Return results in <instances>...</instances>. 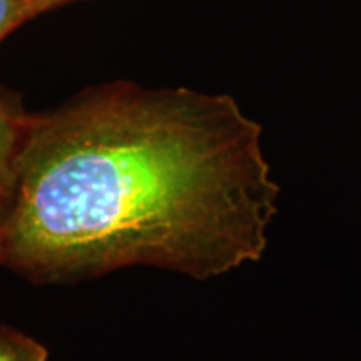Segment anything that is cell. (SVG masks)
<instances>
[{
    "label": "cell",
    "mask_w": 361,
    "mask_h": 361,
    "mask_svg": "<svg viewBox=\"0 0 361 361\" xmlns=\"http://www.w3.org/2000/svg\"><path fill=\"white\" fill-rule=\"evenodd\" d=\"M228 94L116 80L27 114L0 263L34 284L129 266L211 279L256 263L279 186Z\"/></svg>",
    "instance_id": "cell-1"
},
{
    "label": "cell",
    "mask_w": 361,
    "mask_h": 361,
    "mask_svg": "<svg viewBox=\"0 0 361 361\" xmlns=\"http://www.w3.org/2000/svg\"><path fill=\"white\" fill-rule=\"evenodd\" d=\"M25 111L12 97L0 94V214L6 209L13 179V161L19 146Z\"/></svg>",
    "instance_id": "cell-2"
},
{
    "label": "cell",
    "mask_w": 361,
    "mask_h": 361,
    "mask_svg": "<svg viewBox=\"0 0 361 361\" xmlns=\"http://www.w3.org/2000/svg\"><path fill=\"white\" fill-rule=\"evenodd\" d=\"M0 361H49V351L35 338L0 324Z\"/></svg>",
    "instance_id": "cell-3"
},
{
    "label": "cell",
    "mask_w": 361,
    "mask_h": 361,
    "mask_svg": "<svg viewBox=\"0 0 361 361\" xmlns=\"http://www.w3.org/2000/svg\"><path fill=\"white\" fill-rule=\"evenodd\" d=\"M29 19L24 0H0V40Z\"/></svg>",
    "instance_id": "cell-4"
},
{
    "label": "cell",
    "mask_w": 361,
    "mask_h": 361,
    "mask_svg": "<svg viewBox=\"0 0 361 361\" xmlns=\"http://www.w3.org/2000/svg\"><path fill=\"white\" fill-rule=\"evenodd\" d=\"M24 2L30 19H32V17L40 16V13L51 11V8H57L71 2H78V0H24Z\"/></svg>",
    "instance_id": "cell-5"
},
{
    "label": "cell",
    "mask_w": 361,
    "mask_h": 361,
    "mask_svg": "<svg viewBox=\"0 0 361 361\" xmlns=\"http://www.w3.org/2000/svg\"><path fill=\"white\" fill-rule=\"evenodd\" d=\"M4 256V229H2V223H0V261H2Z\"/></svg>",
    "instance_id": "cell-6"
}]
</instances>
